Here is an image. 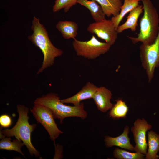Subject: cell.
I'll list each match as a JSON object with an SVG mask.
<instances>
[{"label":"cell","instance_id":"9","mask_svg":"<svg viewBox=\"0 0 159 159\" xmlns=\"http://www.w3.org/2000/svg\"><path fill=\"white\" fill-rule=\"evenodd\" d=\"M152 128L144 119H138L135 122L134 126L131 128L135 143L134 151L146 155L148 144L146 139L147 131Z\"/></svg>","mask_w":159,"mask_h":159},{"label":"cell","instance_id":"7","mask_svg":"<svg viewBox=\"0 0 159 159\" xmlns=\"http://www.w3.org/2000/svg\"><path fill=\"white\" fill-rule=\"evenodd\" d=\"M30 111L37 123L41 124L47 131L50 138L56 145L55 139L63 132L58 127L52 110L44 106L34 104Z\"/></svg>","mask_w":159,"mask_h":159},{"label":"cell","instance_id":"3","mask_svg":"<svg viewBox=\"0 0 159 159\" xmlns=\"http://www.w3.org/2000/svg\"><path fill=\"white\" fill-rule=\"evenodd\" d=\"M34 102L50 109L54 118L59 119L60 123L66 117H78L84 119L87 116L83 103L74 106L66 105L61 101L58 94L54 93H50L37 98Z\"/></svg>","mask_w":159,"mask_h":159},{"label":"cell","instance_id":"17","mask_svg":"<svg viewBox=\"0 0 159 159\" xmlns=\"http://www.w3.org/2000/svg\"><path fill=\"white\" fill-rule=\"evenodd\" d=\"M101 6L106 16H115L119 13L122 5V0H95Z\"/></svg>","mask_w":159,"mask_h":159},{"label":"cell","instance_id":"10","mask_svg":"<svg viewBox=\"0 0 159 159\" xmlns=\"http://www.w3.org/2000/svg\"><path fill=\"white\" fill-rule=\"evenodd\" d=\"M112 96L111 91L106 87H98L92 98L98 109L103 112L110 110L113 105L111 102Z\"/></svg>","mask_w":159,"mask_h":159},{"label":"cell","instance_id":"12","mask_svg":"<svg viewBox=\"0 0 159 159\" xmlns=\"http://www.w3.org/2000/svg\"><path fill=\"white\" fill-rule=\"evenodd\" d=\"M129 132V127L126 126L123 133L118 136L115 137L108 136H105L104 141L105 146L107 147L117 146L132 151L134 150L135 147L131 144L128 137Z\"/></svg>","mask_w":159,"mask_h":159},{"label":"cell","instance_id":"2","mask_svg":"<svg viewBox=\"0 0 159 159\" xmlns=\"http://www.w3.org/2000/svg\"><path fill=\"white\" fill-rule=\"evenodd\" d=\"M141 1L143 4V14L140 22V32L136 37H127L133 44L141 42L150 45L154 42L158 34L159 16L150 0Z\"/></svg>","mask_w":159,"mask_h":159},{"label":"cell","instance_id":"15","mask_svg":"<svg viewBox=\"0 0 159 159\" xmlns=\"http://www.w3.org/2000/svg\"><path fill=\"white\" fill-rule=\"evenodd\" d=\"M77 3L85 6L89 10L95 22L106 19V15L102 7L95 0H77Z\"/></svg>","mask_w":159,"mask_h":159},{"label":"cell","instance_id":"18","mask_svg":"<svg viewBox=\"0 0 159 159\" xmlns=\"http://www.w3.org/2000/svg\"><path fill=\"white\" fill-rule=\"evenodd\" d=\"M140 1L141 0H124L123 4L121 7L119 14L116 16H113L111 19L117 29L125 16L138 6Z\"/></svg>","mask_w":159,"mask_h":159},{"label":"cell","instance_id":"14","mask_svg":"<svg viewBox=\"0 0 159 159\" xmlns=\"http://www.w3.org/2000/svg\"><path fill=\"white\" fill-rule=\"evenodd\" d=\"M56 28L61 33L64 38L66 39H76L78 34V25L73 21H59L56 26Z\"/></svg>","mask_w":159,"mask_h":159},{"label":"cell","instance_id":"23","mask_svg":"<svg viewBox=\"0 0 159 159\" xmlns=\"http://www.w3.org/2000/svg\"><path fill=\"white\" fill-rule=\"evenodd\" d=\"M12 120L11 117L8 115H3L0 117V124L1 127H8L11 125Z\"/></svg>","mask_w":159,"mask_h":159},{"label":"cell","instance_id":"13","mask_svg":"<svg viewBox=\"0 0 159 159\" xmlns=\"http://www.w3.org/2000/svg\"><path fill=\"white\" fill-rule=\"evenodd\" d=\"M143 11V6L140 5L131 10L127 17L126 21L118 27L117 31L118 33H121L128 29H130L132 32L135 31L138 26V19Z\"/></svg>","mask_w":159,"mask_h":159},{"label":"cell","instance_id":"1","mask_svg":"<svg viewBox=\"0 0 159 159\" xmlns=\"http://www.w3.org/2000/svg\"><path fill=\"white\" fill-rule=\"evenodd\" d=\"M31 29L33 33L28 36V39L41 50L44 56L42 66L37 72V74L48 67L52 66L55 58L61 56L63 54V51L52 44L46 29L40 23L39 18L34 17Z\"/></svg>","mask_w":159,"mask_h":159},{"label":"cell","instance_id":"16","mask_svg":"<svg viewBox=\"0 0 159 159\" xmlns=\"http://www.w3.org/2000/svg\"><path fill=\"white\" fill-rule=\"evenodd\" d=\"M148 149L146 154V159H158L159 151V135L150 130L148 132Z\"/></svg>","mask_w":159,"mask_h":159},{"label":"cell","instance_id":"20","mask_svg":"<svg viewBox=\"0 0 159 159\" xmlns=\"http://www.w3.org/2000/svg\"><path fill=\"white\" fill-rule=\"evenodd\" d=\"M116 101V103L110 109V117L113 119L125 118L128 111V107L122 99H118Z\"/></svg>","mask_w":159,"mask_h":159},{"label":"cell","instance_id":"22","mask_svg":"<svg viewBox=\"0 0 159 159\" xmlns=\"http://www.w3.org/2000/svg\"><path fill=\"white\" fill-rule=\"evenodd\" d=\"M77 0H55L53 7V11L56 12L63 9L64 12H67L77 3Z\"/></svg>","mask_w":159,"mask_h":159},{"label":"cell","instance_id":"21","mask_svg":"<svg viewBox=\"0 0 159 159\" xmlns=\"http://www.w3.org/2000/svg\"><path fill=\"white\" fill-rule=\"evenodd\" d=\"M113 155L115 158L118 159H143L144 158V154L140 153H131L118 148L114 150Z\"/></svg>","mask_w":159,"mask_h":159},{"label":"cell","instance_id":"6","mask_svg":"<svg viewBox=\"0 0 159 159\" xmlns=\"http://www.w3.org/2000/svg\"><path fill=\"white\" fill-rule=\"evenodd\" d=\"M72 45L77 55L89 59H96L107 52L111 46L106 42L98 40L92 35L89 40L82 41L74 40Z\"/></svg>","mask_w":159,"mask_h":159},{"label":"cell","instance_id":"4","mask_svg":"<svg viewBox=\"0 0 159 159\" xmlns=\"http://www.w3.org/2000/svg\"><path fill=\"white\" fill-rule=\"evenodd\" d=\"M17 112L19 114L18 120L15 125L11 129H5L0 131L5 137L15 136L20 139L28 149L31 156L36 157L40 156L39 152L34 147L31 140V135L35 129L36 125H30L28 116V108L21 105L17 106Z\"/></svg>","mask_w":159,"mask_h":159},{"label":"cell","instance_id":"5","mask_svg":"<svg viewBox=\"0 0 159 159\" xmlns=\"http://www.w3.org/2000/svg\"><path fill=\"white\" fill-rule=\"evenodd\" d=\"M140 56L142 66L145 71L148 82L153 77L155 69L159 66V28L157 37L152 44H141Z\"/></svg>","mask_w":159,"mask_h":159},{"label":"cell","instance_id":"8","mask_svg":"<svg viewBox=\"0 0 159 159\" xmlns=\"http://www.w3.org/2000/svg\"><path fill=\"white\" fill-rule=\"evenodd\" d=\"M87 30L90 33L95 34L111 46L115 44L118 37L117 29L111 19H106L91 23Z\"/></svg>","mask_w":159,"mask_h":159},{"label":"cell","instance_id":"11","mask_svg":"<svg viewBox=\"0 0 159 159\" xmlns=\"http://www.w3.org/2000/svg\"><path fill=\"white\" fill-rule=\"evenodd\" d=\"M97 88L93 83L87 82L77 94L69 98L61 100V101L64 103L72 104L74 105H79L83 100L92 98Z\"/></svg>","mask_w":159,"mask_h":159},{"label":"cell","instance_id":"19","mask_svg":"<svg viewBox=\"0 0 159 159\" xmlns=\"http://www.w3.org/2000/svg\"><path fill=\"white\" fill-rule=\"evenodd\" d=\"M11 141L10 137H4L0 141V149L16 151L25 157L21 148L24 145L21 140L18 138Z\"/></svg>","mask_w":159,"mask_h":159}]
</instances>
